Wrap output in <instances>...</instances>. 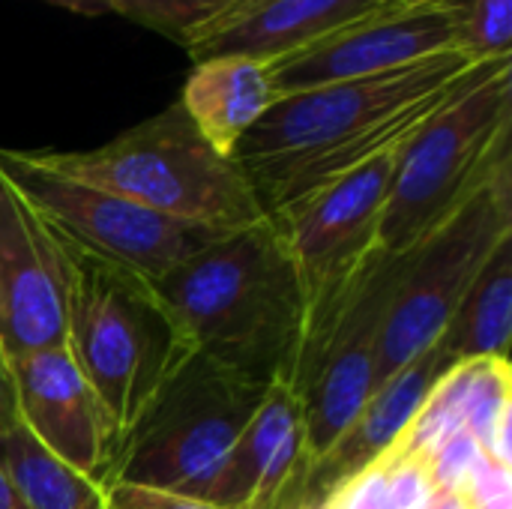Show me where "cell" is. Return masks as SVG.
Segmentation results:
<instances>
[{
	"instance_id": "cell-25",
	"label": "cell",
	"mask_w": 512,
	"mask_h": 509,
	"mask_svg": "<svg viewBox=\"0 0 512 509\" xmlns=\"http://www.w3.org/2000/svg\"><path fill=\"white\" fill-rule=\"evenodd\" d=\"M18 423V402H15V381L9 360L0 351V438Z\"/></svg>"
},
{
	"instance_id": "cell-5",
	"label": "cell",
	"mask_w": 512,
	"mask_h": 509,
	"mask_svg": "<svg viewBox=\"0 0 512 509\" xmlns=\"http://www.w3.org/2000/svg\"><path fill=\"white\" fill-rule=\"evenodd\" d=\"M72 258L75 282L66 312V351L123 441L159 387L195 351L153 288V279L75 243Z\"/></svg>"
},
{
	"instance_id": "cell-26",
	"label": "cell",
	"mask_w": 512,
	"mask_h": 509,
	"mask_svg": "<svg viewBox=\"0 0 512 509\" xmlns=\"http://www.w3.org/2000/svg\"><path fill=\"white\" fill-rule=\"evenodd\" d=\"M78 15H114V0H45Z\"/></svg>"
},
{
	"instance_id": "cell-12",
	"label": "cell",
	"mask_w": 512,
	"mask_h": 509,
	"mask_svg": "<svg viewBox=\"0 0 512 509\" xmlns=\"http://www.w3.org/2000/svg\"><path fill=\"white\" fill-rule=\"evenodd\" d=\"M18 423L57 459L99 486L111 483L120 435L66 345L9 360Z\"/></svg>"
},
{
	"instance_id": "cell-1",
	"label": "cell",
	"mask_w": 512,
	"mask_h": 509,
	"mask_svg": "<svg viewBox=\"0 0 512 509\" xmlns=\"http://www.w3.org/2000/svg\"><path fill=\"white\" fill-rule=\"evenodd\" d=\"M477 66L462 51H447L393 72L279 96L243 135L234 162L264 216H273L402 144Z\"/></svg>"
},
{
	"instance_id": "cell-8",
	"label": "cell",
	"mask_w": 512,
	"mask_h": 509,
	"mask_svg": "<svg viewBox=\"0 0 512 509\" xmlns=\"http://www.w3.org/2000/svg\"><path fill=\"white\" fill-rule=\"evenodd\" d=\"M0 174L75 246L159 279L219 231L186 225L42 165L33 150L0 147Z\"/></svg>"
},
{
	"instance_id": "cell-11",
	"label": "cell",
	"mask_w": 512,
	"mask_h": 509,
	"mask_svg": "<svg viewBox=\"0 0 512 509\" xmlns=\"http://www.w3.org/2000/svg\"><path fill=\"white\" fill-rule=\"evenodd\" d=\"M447 51H456L447 0L426 6H399L390 0L378 12L270 63V75L276 93L291 96L336 81L393 72Z\"/></svg>"
},
{
	"instance_id": "cell-18",
	"label": "cell",
	"mask_w": 512,
	"mask_h": 509,
	"mask_svg": "<svg viewBox=\"0 0 512 509\" xmlns=\"http://www.w3.org/2000/svg\"><path fill=\"white\" fill-rule=\"evenodd\" d=\"M0 471L27 509H102L105 486L45 450L21 423L0 438Z\"/></svg>"
},
{
	"instance_id": "cell-21",
	"label": "cell",
	"mask_w": 512,
	"mask_h": 509,
	"mask_svg": "<svg viewBox=\"0 0 512 509\" xmlns=\"http://www.w3.org/2000/svg\"><path fill=\"white\" fill-rule=\"evenodd\" d=\"M480 459H483V450H480V444L474 441V435L468 429H462L453 438H447L426 459V471H429V480H432L435 492L438 495L462 492V486L468 483V477L474 474Z\"/></svg>"
},
{
	"instance_id": "cell-27",
	"label": "cell",
	"mask_w": 512,
	"mask_h": 509,
	"mask_svg": "<svg viewBox=\"0 0 512 509\" xmlns=\"http://www.w3.org/2000/svg\"><path fill=\"white\" fill-rule=\"evenodd\" d=\"M0 509H27L21 504V498L15 495L12 483L6 480V474L0 471Z\"/></svg>"
},
{
	"instance_id": "cell-15",
	"label": "cell",
	"mask_w": 512,
	"mask_h": 509,
	"mask_svg": "<svg viewBox=\"0 0 512 509\" xmlns=\"http://www.w3.org/2000/svg\"><path fill=\"white\" fill-rule=\"evenodd\" d=\"M387 3L390 0H246L204 30L186 54L192 63L228 54L276 63Z\"/></svg>"
},
{
	"instance_id": "cell-19",
	"label": "cell",
	"mask_w": 512,
	"mask_h": 509,
	"mask_svg": "<svg viewBox=\"0 0 512 509\" xmlns=\"http://www.w3.org/2000/svg\"><path fill=\"white\" fill-rule=\"evenodd\" d=\"M243 3L246 0H114V15H123L189 48L204 30Z\"/></svg>"
},
{
	"instance_id": "cell-23",
	"label": "cell",
	"mask_w": 512,
	"mask_h": 509,
	"mask_svg": "<svg viewBox=\"0 0 512 509\" xmlns=\"http://www.w3.org/2000/svg\"><path fill=\"white\" fill-rule=\"evenodd\" d=\"M102 509H219L201 498H186L177 492L138 486V483H108Z\"/></svg>"
},
{
	"instance_id": "cell-16",
	"label": "cell",
	"mask_w": 512,
	"mask_h": 509,
	"mask_svg": "<svg viewBox=\"0 0 512 509\" xmlns=\"http://www.w3.org/2000/svg\"><path fill=\"white\" fill-rule=\"evenodd\" d=\"M279 99L270 63L252 57H210L192 66L180 105L195 129L222 153L234 159L243 135Z\"/></svg>"
},
{
	"instance_id": "cell-9",
	"label": "cell",
	"mask_w": 512,
	"mask_h": 509,
	"mask_svg": "<svg viewBox=\"0 0 512 509\" xmlns=\"http://www.w3.org/2000/svg\"><path fill=\"white\" fill-rule=\"evenodd\" d=\"M399 147L372 156L270 216L297 264L306 312L339 291L378 249Z\"/></svg>"
},
{
	"instance_id": "cell-10",
	"label": "cell",
	"mask_w": 512,
	"mask_h": 509,
	"mask_svg": "<svg viewBox=\"0 0 512 509\" xmlns=\"http://www.w3.org/2000/svg\"><path fill=\"white\" fill-rule=\"evenodd\" d=\"M72 243L0 174V351L6 360L66 345Z\"/></svg>"
},
{
	"instance_id": "cell-28",
	"label": "cell",
	"mask_w": 512,
	"mask_h": 509,
	"mask_svg": "<svg viewBox=\"0 0 512 509\" xmlns=\"http://www.w3.org/2000/svg\"><path fill=\"white\" fill-rule=\"evenodd\" d=\"M429 509H471V507H468V501H465L459 492H447V495H438V498L429 504Z\"/></svg>"
},
{
	"instance_id": "cell-7",
	"label": "cell",
	"mask_w": 512,
	"mask_h": 509,
	"mask_svg": "<svg viewBox=\"0 0 512 509\" xmlns=\"http://www.w3.org/2000/svg\"><path fill=\"white\" fill-rule=\"evenodd\" d=\"M507 237H512V159L501 162L420 246L405 252L393 303L375 342L381 384L441 339Z\"/></svg>"
},
{
	"instance_id": "cell-3",
	"label": "cell",
	"mask_w": 512,
	"mask_h": 509,
	"mask_svg": "<svg viewBox=\"0 0 512 509\" xmlns=\"http://www.w3.org/2000/svg\"><path fill=\"white\" fill-rule=\"evenodd\" d=\"M33 156L66 177L207 231L225 234L264 219L240 165L195 129L180 102L93 150H33Z\"/></svg>"
},
{
	"instance_id": "cell-4",
	"label": "cell",
	"mask_w": 512,
	"mask_h": 509,
	"mask_svg": "<svg viewBox=\"0 0 512 509\" xmlns=\"http://www.w3.org/2000/svg\"><path fill=\"white\" fill-rule=\"evenodd\" d=\"M512 159V57L480 63L399 147L378 249L420 246Z\"/></svg>"
},
{
	"instance_id": "cell-29",
	"label": "cell",
	"mask_w": 512,
	"mask_h": 509,
	"mask_svg": "<svg viewBox=\"0 0 512 509\" xmlns=\"http://www.w3.org/2000/svg\"><path fill=\"white\" fill-rule=\"evenodd\" d=\"M399 6H426V3H438V0H393Z\"/></svg>"
},
{
	"instance_id": "cell-20",
	"label": "cell",
	"mask_w": 512,
	"mask_h": 509,
	"mask_svg": "<svg viewBox=\"0 0 512 509\" xmlns=\"http://www.w3.org/2000/svg\"><path fill=\"white\" fill-rule=\"evenodd\" d=\"M453 12V45L465 57H512V0H447Z\"/></svg>"
},
{
	"instance_id": "cell-2",
	"label": "cell",
	"mask_w": 512,
	"mask_h": 509,
	"mask_svg": "<svg viewBox=\"0 0 512 509\" xmlns=\"http://www.w3.org/2000/svg\"><path fill=\"white\" fill-rule=\"evenodd\" d=\"M153 288L195 354L264 387L285 381L306 324V294L270 216L216 234Z\"/></svg>"
},
{
	"instance_id": "cell-6",
	"label": "cell",
	"mask_w": 512,
	"mask_h": 509,
	"mask_svg": "<svg viewBox=\"0 0 512 509\" xmlns=\"http://www.w3.org/2000/svg\"><path fill=\"white\" fill-rule=\"evenodd\" d=\"M270 387L189 354L123 435L111 483L210 501L228 456Z\"/></svg>"
},
{
	"instance_id": "cell-17",
	"label": "cell",
	"mask_w": 512,
	"mask_h": 509,
	"mask_svg": "<svg viewBox=\"0 0 512 509\" xmlns=\"http://www.w3.org/2000/svg\"><path fill=\"white\" fill-rule=\"evenodd\" d=\"M512 336V237H507L468 297L462 300L453 321L444 327L438 345L453 363L465 360H510Z\"/></svg>"
},
{
	"instance_id": "cell-14",
	"label": "cell",
	"mask_w": 512,
	"mask_h": 509,
	"mask_svg": "<svg viewBox=\"0 0 512 509\" xmlns=\"http://www.w3.org/2000/svg\"><path fill=\"white\" fill-rule=\"evenodd\" d=\"M306 471L303 405L285 381H276L228 456L210 504L219 509H297Z\"/></svg>"
},
{
	"instance_id": "cell-22",
	"label": "cell",
	"mask_w": 512,
	"mask_h": 509,
	"mask_svg": "<svg viewBox=\"0 0 512 509\" xmlns=\"http://www.w3.org/2000/svg\"><path fill=\"white\" fill-rule=\"evenodd\" d=\"M390 474V509H429L438 498L426 462L420 459H402V462H384Z\"/></svg>"
},
{
	"instance_id": "cell-13",
	"label": "cell",
	"mask_w": 512,
	"mask_h": 509,
	"mask_svg": "<svg viewBox=\"0 0 512 509\" xmlns=\"http://www.w3.org/2000/svg\"><path fill=\"white\" fill-rule=\"evenodd\" d=\"M453 366L456 363L435 342L402 372L384 381L360 417L342 432V438L309 465L297 509H324L348 483L375 468L396 447L426 396Z\"/></svg>"
},
{
	"instance_id": "cell-24",
	"label": "cell",
	"mask_w": 512,
	"mask_h": 509,
	"mask_svg": "<svg viewBox=\"0 0 512 509\" xmlns=\"http://www.w3.org/2000/svg\"><path fill=\"white\" fill-rule=\"evenodd\" d=\"M512 474L510 468L489 462L486 456L462 486V498L471 509H512Z\"/></svg>"
}]
</instances>
